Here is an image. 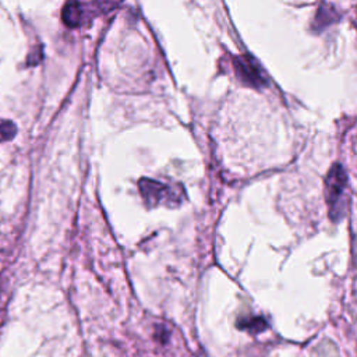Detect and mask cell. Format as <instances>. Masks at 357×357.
I'll list each match as a JSON object with an SVG mask.
<instances>
[{
    "mask_svg": "<svg viewBox=\"0 0 357 357\" xmlns=\"http://www.w3.org/2000/svg\"><path fill=\"white\" fill-rule=\"evenodd\" d=\"M92 4L89 3H78V1L67 3L61 11V18L64 24L70 28H77L82 25L85 21L91 20V11H99V8L89 10Z\"/></svg>",
    "mask_w": 357,
    "mask_h": 357,
    "instance_id": "277c9868",
    "label": "cell"
},
{
    "mask_svg": "<svg viewBox=\"0 0 357 357\" xmlns=\"http://www.w3.org/2000/svg\"><path fill=\"white\" fill-rule=\"evenodd\" d=\"M139 194L148 208L166 205L176 208L185 199V192L180 184H167L159 180L141 178L138 181Z\"/></svg>",
    "mask_w": 357,
    "mask_h": 357,
    "instance_id": "6da1fadb",
    "label": "cell"
},
{
    "mask_svg": "<svg viewBox=\"0 0 357 357\" xmlns=\"http://www.w3.org/2000/svg\"><path fill=\"white\" fill-rule=\"evenodd\" d=\"M236 77L245 85L252 88H264L268 85V77L261 64L251 54H240L233 59Z\"/></svg>",
    "mask_w": 357,
    "mask_h": 357,
    "instance_id": "3957f363",
    "label": "cell"
},
{
    "mask_svg": "<svg viewBox=\"0 0 357 357\" xmlns=\"http://www.w3.org/2000/svg\"><path fill=\"white\" fill-rule=\"evenodd\" d=\"M346 185V172L339 163L333 165L325 178V199L329 208V216L333 222H337L343 216Z\"/></svg>",
    "mask_w": 357,
    "mask_h": 357,
    "instance_id": "7a4b0ae2",
    "label": "cell"
},
{
    "mask_svg": "<svg viewBox=\"0 0 357 357\" xmlns=\"http://www.w3.org/2000/svg\"><path fill=\"white\" fill-rule=\"evenodd\" d=\"M17 132V127L10 120H0V141L11 139Z\"/></svg>",
    "mask_w": 357,
    "mask_h": 357,
    "instance_id": "52a82bcc",
    "label": "cell"
},
{
    "mask_svg": "<svg viewBox=\"0 0 357 357\" xmlns=\"http://www.w3.org/2000/svg\"><path fill=\"white\" fill-rule=\"evenodd\" d=\"M337 20V13H336V8L329 4V3H322L315 14V18L312 21V29L315 32H319L322 31L324 28L329 26L331 24H333L335 21Z\"/></svg>",
    "mask_w": 357,
    "mask_h": 357,
    "instance_id": "5b68a950",
    "label": "cell"
},
{
    "mask_svg": "<svg viewBox=\"0 0 357 357\" xmlns=\"http://www.w3.org/2000/svg\"><path fill=\"white\" fill-rule=\"evenodd\" d=\"M238 328L241 329H247L252 333H258L262 332L266 328V321L261 317H251V318H243L237 322Z\"/></svg>",
    "mask_w": 357,
    "mask_h": 357,
    "instance_id": "8992f818",
    "label": "cell"
}]
</instances>
